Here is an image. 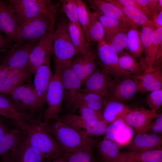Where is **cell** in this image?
Listing matches in <instances>:
<instances>
[{
  "mask_svg": "<svg viewBox=\"0 0 162 162\" xmlns=\"http://www.w3.org/2000/svg\"><path fill=\"white\" fill-rule=\"evenodd\" d=\"M18 128L25 133L29 143L49 160L61 156L64 152L44 127L42 120L24 119Z\"/></svg>",
  "mask_w": 162,
  "mask_h": 162,
  "instance_id": "cell-1",
  "label": "cell"
},
{
  "mask_svg": "<svg viewBox=\"0 0 162 162\" xmlns=\"http://www.w3.org/2000/svg\"><path fill=\"white\" fill-rule=\"evenodd\" d=\"M44 125L63 151L69 153L85 148L93 147L98 142L64 123L58 119Z\"/></svg>",
  "mask_w": 162,
  "mask_h": 162,
  "instance_id": "cell-2",
  "label": "cell"
},
{
  "mask_svg": "<svg viewBox=\"0 0 162 162\" xmlns=\"http://www.w3.org/2000/svg\"><path fill=\"white\" fill-rule=\"evenodd\" d=\"M20 26L42 15L59 11L61 2L49 0H6Z\"/></svg>",
  "mask_w": 162,
  "mask_h": 162,
  "instance_id": "cell-3",
  "label": "cell"
},
{
  "mask_svg": "<svg viewBox=\"0 0 162 162\" xmlns=\"http://www.w3.org/2000/svg\"><path fill=\"white\" fill-rule=\"evenodd\" d=\"M56 19L53 34L52 53L55 67L70 63L78 52L70 39L68 29L69 20L62 15Z\"/></svg>",
  "mask_w": 162,
  "mask_h": 162,
  "instance_id": "cell-4",
  "label": "cell"
},
{
  "mask_svg": "<svg viewBox=\"0 0 162 162\" xmlns=\"http://www.w3.org/2000/svg\"><path fill=\"white\" fill-rule=\"evenodd\" d=\"M58 11L40 16L20 26L14 44L39 41L47 32L53 30Z\"/></svg>",
  "mask_w": 162,
  "mask_h": 162,
  "instance_id": "cell-5",
  "label": "cell"
},
{
  "mask_svg": "<svg viewBox=\"0 0 162 162\" xmlns=\"http://www.w3.org/2000/svg\"><path fill=\"white\" fill-rule=\"evenodd\" d=\"M17 111L32 118L42 119L43 106L40 104L34 86L24 83L10 94Z\"/></svg>",
  "mask_w": 162,
  "mask_h": 162,
  "instance_id": "cell-6",
  "label": "cell"
},
{
  "mask_svg": "<svg viewBox=\"0 0 162 162\" xmlns=\"http://www.w3.org/2000/svg\"><path fill=\"white\" fill-rule=\"evenodd\" d=\"M63 97V87L60 73L58 70H55L46 92L45 102L48 107L44 114L43 123L44 125L58 118L62 110Z\"/></svg>",
  "mask_w": 162,
  "mask_h": 162,
  "instance_id": "cell-7",
  "label": "cell"
},
{
  "mask_svg": "<svg viewBox=\"0 0 162 162\" xmlns=\"http://www.w3.org/2000/svg\"><path fill=\"white\" fill-rule=\"evenodd\" d=\"M39 41L14 44L2 57L0 65L19 70L27 68L31 52Z\"/></svg>",
  "mask_w": 162,
  "mask_h": 162,
  "instance_id": "cell-8",
  "label": "cell"
},
{
  "mask_svg": "<svg viewBox=\"0 0 162 162\" xmlns=\"http://www.w3.org/2000/svg\"><path fill=\"white\" fill-rule=\"evenodd\" d=\"M97 54L101 69L118 80L131 77L119 65L118 54L114 52L104 40L98 43Z\"/></svg>",
  "mask_w": 162,
  "mask_h": 162,
  "instance_id": "cell-9",
  "label": "cell"
},
{
  "mask_svg": "<svg viewBox=\"0 0 162 162\" xmlns=\"http://www.w3.org/2000/svg\"><path fill=\"white\" fill-rule=\"evenodd\" d=\"M59 71L63 87V100L69 108L75 101L80 92L82 84L73 71L70 63L56 67Z\"/></svg>",
  "mask_w": 162,
  "mask_h": 162,
  "instance_id": "cell-10",
  "label": "cell"
},
{
  "mask_svg": "<svg viewBox=\"0 0 162 162\" xmlns=\"http://www.w3.org/2000/svg\"><path fill=\"white\" fill-rule=\"evenodd\" d=\"M96 56L90 44L72 58L70 65L73 71L84 84L96 69Z\"/></svg>",
  "mask_w": 162,
  "mask_h": 162,
  "instance_id": "cell-11",
  "label": "cell"
},
{
  "mask_svg": "<svg viewBox=\"0 0 162 162\" xmlns=\"http://www.w3.org/2000/svg\"><path fill=\"white\" fill-rule=\"evenodd\" d=\"M59 121L87 136H98L105 134L108 124L103 119L94 124L85 122L80 115L69 113L57 118Z\"/></svg>",
  "mask_w": 162,
  "mask_h": 162,
  "instance_id": "cell-12",
  "label": "cell"
},
{
  "mask_svg": "<svg viewBox=\"0 0 162 162\" xmlns=\"http://www.w3.org/2000/svg\"><path fill=\"white\" fill-rule=\"evenodd\" d=\"M114 82L110 75L101 69H96L88 77L84 84V87L80 92L92 93L109 97Z\"/></svg>",
  "mask_w": 162,
  "mask_h": 162,
  "instance_id": "cell-13",
  "label": "cell"
},
{
  "mask_svg": "<svg viewBox=\"0 0 162 162\" xmlns=\"http://www.w3.org/2000/svg\"><path fill=\"white\" fill-rule=\"evenodd\" d=\"M158 115L157 110L141 107L130 109L123 118L127 123L134 128L138 134L148 131L152 121Z\"/></svg>",
  "mask_w": 162,
  "mask_h": 162,
  "instance_id": "cell-14",
  "label": "cell"
},
{
  "mask_svg": "<svg viewBox=\"0 0 162 162\" xmlns=\"http://www.w3.org/2000/svg\"><path fill=\"white\" fill-rule=\"evenodd\" d=\"M52 51L47 55L44 62L34 73V87L40 104L43 106L49 84L53 76L50 67V59Z\"/></svg>",
  "mask_w": 162,
  "mask_h": 162,
  "instance_id": "cell-15",
  "label": "cell"
},
{
  "mask_svg": "<svg viewBox=\"0 0 162 162\" xmlns=\"http://www.w3.org/2000/svg\"><path fill=\"white\" fill-rule=\"evenodd\" d=\"M10 151L13 162H48L50 160L29 143L25 133Z\"/></svg>",
  "mask_w": 162,
  "mask_h": 162,
  "instance_id": "cell-16",
  "label": "cell"
},
{
  "mask_svg": "<svg viewBox=\"0 0 162 162\" xmlns=\"http://www.w3.org/2000/svg\"><path fill=\"white\" fill-rule=\"evenodd\" d=\"M134 133L133 128L122 118L108 125L104 138L113 141L119 147L123 146L130 142Z\"/></svg>",
  "mask_w": 162,
  "mask_h": 162,
  "instance_id": "cell-17",
  "label": "cell"
},
{
  "mask_svg": "<svg viewBox=\"0 0 162 162\" xmlns=\"http://www.w3.org/2000/svg\"><path fill=\"white\" fill-rule=\"evenodd\" d=\"M53 30L50 31L44 35L31 52L29 65L32 73H34L48 54L52 51Z\"/></svg>",
  "mask_w": 162,
  "mask_h": 162,
  "instance_id": "cell-18",
  "label": "cell"
},
{
  "mask_svg": "<svg viewBox=\"0 0 162 162\" xmlns=\"http://www.w3.org/2000/svg\"><path fill=\"white\" fill-rule=\"evenodd\" d=\"M119 80L116 83L114 81L107 98L122 102L130 99L139 91L138 81L134 76Z\"/></svg>",
  "mask_w": 162,
  "mask_h": 162,
  "instance_id": "cell-19",
  "label": "cell"
},
{
  "mask_svg": "<svg viewBox=\"0 0 162 162\" xmlns=\"http://www.w3.org/2000/svg\"><path fill=\"white\" fill-rule=\"evenodd\" d=\"M20 26L6 1L0 0V32L14 43Z\"/></svg>",
  "mask_w": 162,
  "mask_h": 162,
  "instance_id": "cell-20",
  "label": "cell"
},
{
  "mask_svg": "<svg viewBox=\"0 0 162 162\" xmlns=\"http://www.w3.org/2000/svg\"><path fill=\"white\" fill-rule=\"evenodd\" d=\"M134 76L138 81L139 91L142 94L162 88L161 66L152 68L141 75Z\"/></svg>",
  "mask_w": 162,
  "mask_h": 162,
  "instance_id": "cell-21",
  "label": "cell"
},
{
  "mask_svg": "<svg viewBox=\"0 0 162 162\" xmlns=\"http://www.w3.org/2000/svg\"><path fill=\"white\" fill-rule=\"evenodd\" d=\"M117 162H162V150L120 152Z\"/></svg>",
  "mask_w": 162,
  "mask_h": 162,
  "instance_id": "cell-22",
  "label": "cell"
},
{
  "mask_svg": "<svg viewBox=\"0 0 162 162\" xmlns=\"http://www.w3.org/2000/svg\"><path fill=\"white\" fill-rule=\"evenodd\" d=\"M162 143L160 136L145 133L137 134L128 147L130 151H145L161 148Z\"/></svg>",
  "mask_w": 162,
  "mask_h": 162,
  "instance_id": "cell-23",
  "label": "cell"
},
{
  "mask_svg": "<svg viewBox=\"0 0 162 162\" xmlns=\"http://www.w3.org/2000/svg\"><path fill=\"white\" fill-rule=\"evenodd\" d=\"M131 109L122 102L105 98L102 110L103 119L108 124L123 118Z\"/></svg>",
  "mask_w": 162,
  "mask_h": 162,
  "instance_id": "cell-24",
  "label": "cell"
},
{
  "mask_svg": "<svg viewBox=\"0 0 162 162\" xmlns=\"http://www.w3.org/2000/svg\"><path fill=\"white\" fill-rule=\"evenodd\" d=\"M86 2L94 11L111 16L130 25L134 23L120 9L106 0H88Z\"/></svg>",
  "mask_w": 162,
  "mask_h": 162,
  "instance_id": "cell-25",
  "label": "cell"
},
{
  "mask_svg": "<svg viewBox=\"0 0 162 162\" xmlns=\"http://www.w3.org/2000/svg\"><path fill=\"white\" fill-rule=\"evenodd\" d=\"M105 98L96 94L80 92L69 107L72 110L84 106L97 111H102Z\"/></svg>",
  "mask_w": 162,
  "mask_h": 162,
  "instance_id": "cell-26",
  "label": "cell"
},
{
  "mask_svg": "<svg viewBox=\"0 0 162 162\" xmlns=\"http://www.w3.org/2000/svg\"><path fill=\"white\" fill-rule=\"evenodd\" d=\"M94 12L97 15L104 26L105 35L103 40L106 43H107L121 29L124 27L129 28L132 25H129L121 20L99 12Z\"/></svg>",
  "mask_w": 162,
  "mask_h": 162,
  "instance_id": "cell-27",
  "label": "cell"
},
{
  "mask_svg": "<svg viewBox=\"0 0 162 162\" xmlns=\"http://www.w3.org/2000/svg\"><path fill=\"white\" fill-rule=\"evenodd\" d=\"M96 146L100 162H117L120 152L115 143L104 138Z\"/></svg>",
  "mask_w": 162,
  "mask_h": 162,
  "instance_id": "cell-28",
  "label": "cell"
},
{
  "mask_svg": "<svg viewBox=\"0 0 162 162\" xmlns=\"http://www.w3.org/2000/svg\"><path fill=\"white\" fill-rule=\"evenodd\" d=\"M120 9L133 22L142 27H149L156 29L153 21L138 9L130 6H124L114 2L113 0H106Z\"/></svg>",
  "mask_w": 162,
  "mask_h": 162,
  "instance_id": "cell-29",
  "label": "cell"
},
{
  "mask_svg": "<svg viewBox=\"0 0 162 162\" xmlns=\"http://www.w3.org/2000/svg\"><path fill=\"white\" fill-rule=\"evenodd\" d=\"M127 48L130 55L134 58H140L144 50L142 44L140 32L137 25L134 23L129 26L127 32Z\"/></svg>",
  "mask_w": 162,
  "mask_h": 162,
  "instance_id": "cell-30",
  "label": "cell"
},
{
  "mask_svg": "<svg viewBox=\"0 0 162 162\" xmlns=\"http://www.w3.org/2000/svg\"><path fill=\"white\" fill-rule=\"evenodd\" d=\"M162 44V27H161L155 29L152 44L145 54V58L140 61V63L144 72L152 68L156 54Z\"/></svg>",
  "mask_w": 162,
  "mask_h": 162,
  "instance_id": "cell-31",
  "label": "cell"
},
{
  "mask_svg": "<svg viewBox=\"0 0 162 162\" xmlns=\"http://www.w3.org/2000/svg\"><path fill=\"white\" fill-rule=\"evenodd\" d=\"M88 14L89 21L86 39L89 43L91 42L99 43L103 40L104 37V26L94 12H92L88 9Z\"/></svg>",
  "mask_w": 162,
  "mask_h": 162,
  "instance_id": "cell-32",
  "label": "cell"
},
{
  "mask_svg": "<svg viewBox=\"0 0 162 162\" xmlns=\"http://www.w3.org/2000/svg\"><path fill=\"white\" fill-rule=\"evenodd\" d=\"M94 148L89 147L71 152H64L58 158L66 162H96Z\"/></svg>",
  "mask_w": 162,
  "mask_h": 162,
  "instance_id": "cell-33",
  "label": "cell"
},
{
  "mask_svg": "<svg viewBox=\"0 0 162 162\" xmlns=\"http://www.w3.org/2000/svg\"><path fill=\"white\" fill-rule=\"evenodd\" d=\"M68 29L72 42L78 53L90 44L80 26L69 21Z\"/></svg>",
  "mask_w": 162,
  "mask_h": 162,
  "instance_id": "cell-34",
  "label": "cell"
},
{
  "mask_svg": "<svg viewBox=\"0 0 162 162\" xmlns=\"http://www.w3.org/2000/svg\"><path fill=\"white\" fill-rule=\"evenodd\" d=\"M118 57V63L121 68L125 71L135 76L141 74L144 71L140 62L130 54L122 52Z\"/></svg>",
  "mask_w": 162,
  "mask_h": 162,
  "instance_id": "cell-35",
  "label": "cell"
},
{
  "mask_svg": "<svg viewBox=\"0 0 162 162\" xmlns=\"http://www.w3.org/2000/svg\"><path fill=\"white\" fill-rule=\"evenodd\" d=\"M24 133L17 128L11 131L0 140V157L10 151L23 136Z\"/></svg>",
  "mask_w": 162,
  "mask_h": 162,
  "instance_id": "cell-36",
  "label": "cell"
},
{
  "mask_svg": "<svg viewBox=\"0 0 162 162\" xmlns=\"http://www.w3.org/2000/svg\"><path fill=\"white\" fill-rule=\"evenodd\" d=\"M8 94L0 92V110L12 115L15 119V125L18 128L20 123L23 120L29 118L27 116L18 112L16 110L13 101Z\"/></svg>",
  "mask_w": 162,
  "mask_h": 162,
  "instance_id": "cell-37",
  "label": "cell"
},
{
  "mask_svg": "<svg viewBox=\"0 0 162 162\" xmlns=\"http://www.w3.org/2000/svg\"><path fill=\"white\" fill-rule=\"evenodd\" d=\"M128 28L124 27L119 30L107 42L111 49L118 54L127 48V32Z\"/></svg>",
  "mask_w": 162,
  "mask_h": 162,
  "instance_id": "cell-38",
  "label": "cell"
},
{
  "mask_svg": "<svg viewBox=\"0 0 162 162\" xmlns=\"http://www.w3.org/2000/svg\"><path fill=\"white\" fill-rule=\"evenodd\" d=\"M60 2L59 13L64 14L69 21L80 26L78 20L77 7L76 0H60Z\"/></svg>",
  "mask_w": 162,
  "mask_h": 162,
  "instance_id": "cell-39",
  "label": "cell"
},
{
  "mask_svg": "<svg viewBox=\"0 0 162 162\" xmlns=\"http://www.w3.org/2000/svg\"><path fill=\"white\" fill-rule=\"evenodd\" d=\"M77 5L78 18L79 23L86 38L89 21L88 9L86 3L82 0H76Z\"/></svg>",
  "mask_w": 162,
  "mask_h": 162,
  "instance_id": "cell-40",
  "label": "cell"
},
{
  "mask_svg": "<svg viewBox=\"0 0 162 162\" xmlns=\"http://www.w3.org/2000/svg\"><path fill=\"white\" fill-rule=\"evenodd\" d=\"M79 109L80 116L85 122L89 124H95L103 119L101 111H96L83 106Z\"/></svg>",
  "mask_w": 162,
  "mask_h": 162,
  "instance_id": "cell-41",
  "label": "cell"
},
{
  "mask_svg": "<svg viewBox=\"0 0 162 162\" xmlns=\"http://www.w3.org/2000/svg\"><path fill=\"white\" fill-rule=\"evenodd\" d=\"M136 2L145 10L146 16L152 20L154 16L162 11L159 6L158 0H136Z\"/></svg>",
  "mask_w": 162,
  "mask_h": 162,
  "instance_id": "cell-42",
  "label": "cell"
},
{
  "mask_svg": "<svg viewBox=\"0 0 162 162\" xmlns=\"http://www.w3.org/2000/svg\"><path fill=\"white\" fill-rule=\"evenodd\" d=\"M155 29L149 27H142L140 33L145 54L152 44Z\"/></svg>",
  "mask_w": 162,
  "mask_h": 162,
  "instance_id": "cell-43",
  "label": "cell"
},
{
  "mask_svg": "<svg viewBox=\"0 0 162 162\" xmlns=\"http://www.w3.org/2000/svg\"><path fill=\"white\" fill-rule=\"evenodd\" d=\"M151 92L147 97V103L151 110H158L162 105V88Z\"/></svg>",
  "mask_w": 162,
  "mask_h": 162,
  "instance_id": "cell-44",
  "label": "cell"
},
{
  "mask_svg": "<svg viewBox=\"0 0 162 162\" xmlns=\"http://www.w3.org/2000/svg\"><path fill=\"white\" fill-rule=\"evenodd\" d=\"M116 3L124 6H130L139 9L146 15V12L143 8L139 4L136 0H113Z\"/></svg>",
  "mask_w": 162,
  "mask_h": 162,
  "instance_id": "cell-45",
  "label": "cell"
},
{
  "mask_svg": "<svg viewBox=\"0 0 162 162\" xmlns=\"http://www.w3.org/2000/svg\"><path fill=\"white\" fill-rule=\"evenodd\" d=\"M12 129L0 118V140L9 133Z\"/></svg>",
  "mask_w": 162,
  "mask_h": 162,
  "instance_id": "cell-46",
  "label": "cell"
},
{
  "mask_svg": "<svg viewBox=\"0 0 162 162\" xmlns=\"http://www.w3.org/2000/svg\"><path fill=\"white\" fill-rule=\"evenodd\" d=\"M1 32H0V48L7 47L12 48L13 46H11L13 45V42L8 39L5 36L2 35Z\"/></svg>",
  "mask_w": 162,
  "mask_h": 162,
  "instance_id": "cell-47",
  "label": "cell"
},
{
  "mask_svg": "<svg viewBox=\"0 0 162 162\" xmlns=\"http://www.w3.org/2000/svg\"><path fill=\"white\" fill-rule=\"evenodd\" d=\"M151 132V133L158 134L162 132V124H159L152 123L150 125L149 131Z\"/></svg>",
  "mask_w": 162,
  "mask_h": 162,
  "instance_id": "cell-48",
  "label": "cell"
},
{
  "mask_svg": "<svg viewBox=\"0 0 162 162\" xmlns=\"http://www.w3.org/2000/svg\"><path fill=\"white\" fill-rule=\"evenodd\" d=\"M152 21L156 28L162 27V11H160L153 17Z\"/></svg>",
  "mask_w": 162,
  "mask_h": 162,
  "instance_id": "cell-49",
  "label": "cell"
},
{
  "mask_svg": "<svg viewBox=\"0 0 162 162\" xmlns=\"http://www.w3.org/2000/svg\"><path fill=\"white\" fill-rule=\"evenodd\" d=\"M0 162H13L10 151H9L2 156Z\"/></svg>",
  "mask_w": 162,
  "mask_h": 162,
  "instance_id": "cell-50",
  "label": "cell"
},
{
  "mask_svg": "<svg viewBox=\"0 0 162 162\" xmlns=\"http://www.w3.org/2000/svg\"><path fill=\"white\" fill-rule=\"evenodd\" d=\"M0 116L12 120L14 123H16L15 118L11 114L5 111L0 110Z\"/></svg>",
  "mask_w": 162,
  "mask_h": 162,
  "instance_id": "cell-51",
  "label": "cell"
},
{
  "mask_svg": "<svg viewBox=\"0 0 162 162\" xmlns=\"http://www.w3.org/2000/svg\"><path fill=\"white\" fill-rule=\"evenodd\" d=\"M154 122V123L159 124H162V113L158 114V116Z\"/></svg>",
  "mask_w": 162,
  "mask_h": 162,
  "instance_id": "cell-52",
  "label": "cell"
},
{
  "mask_svg": "<svg viewBox=\"0 0 162 162\" xmlns=\"http://www.w3.org/2000/svg\"><path fill=\"white\" fill-rule=\"evenodd\" d=\"M48 162H66L62 160L59 158H58L52 160H49Z\"/></svg>",
  "mask_w": 162,
  "mask_h": 162,
  "instance_id": "cell-53",
  "label": "cell"
}]
</instances>
